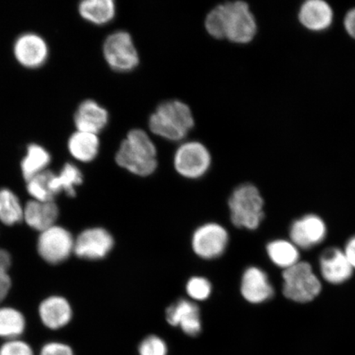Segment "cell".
Returning a JSON list of instances; mask_svg holds the SVG:
<instances>
[{"instance_id": "cell-1", "label": "cell", "mask_w": 355, "mask_h": 355, "mask_svg": "<svg viewBox=\"0 0 355 355\" xmlns=\"http://www.w3.org/2000/svg\"><path fill=\"white\" fill-rule=\"evenodd\" d=\"M115 161L132 174L148 176L157 170V150L148 133L136 128L122 141Z\"/></svg>"}, {"instance_id": "cell-2", "label": "cell", "mask_w": 355, "mask_h": 355, "mask_svg": "<svg viewBox=\"0 0 355 355\" xmlns=\"http://www.w3.org/2000/svg\"><path fill=\"white\" fill-rule=\"evenodd\" d=\"M154 135L171 141L183 140L194 126V118L188 105L180 101L163 102L149 119Z\"/></svg>"}, {"instance_id": "cell-3", "label": "cell", "mask_w": 355, "mask_h": 355, "mask_svg": "<svg viewBox=\"0 0 355 355\" xmlns=\"http://www.w3.org/2000/svg\"><path fill=\"white\" fill-rule=\"evenodd\" d=\"M229 207L232 223L236 227L254 230L264 218L263 197L251 184H242L234 190Z\"/></svg>"}, {"instance_id": "cell-4", "label": "cell", "mask_w": 355, "mask_h": 355, "mask_svg": "<svg viewBox=\"0 0 355 355\" xmlns=\"http://www.w3.org/2000/svg\"><path fill=\"white\" fill-rule=\"evenodd\" d=\"M283 294L296 303H309L320 295L322 286L308 261H300L291 268L284 270Z\"/></svg>"}, {"instance_id": "cell-5", "label": "cell", "mask_w": 355, "mask_h": 355, "mask_svg": "<svg viewBox=\"0 0 355 355\" xmlns=\"http://www.w3.org/2000/svg\"><path fill=\"white\" fill-rule=\"evenodd\" d=\"M103 55L106 63L115 72H131L139 64V52L131 35L125 31H117L106 37Z\"/></svg>"}, {"instance_id": "cell-6", "label": "cell", "mask_w": 355, "mask_h": 355, "mask_svg": "<svg viewBox=\"0 0 355 355\" xmlns=\"http://www.w3.org/2000/svg\"><path fill=\"white\" fill-rule=\"evenodd\" d=\"M224 4L225 39L236 44H247L257 34V22L248 4L243 1Z\"/></svg>"}, {"instance_id": "cell-7", "label": "cell", "mask_w": 355, "mask_h": 355, "mask_svg": "<svg viewBox=\"0 0 355 355\" xmlns=\"http://www.w3.org/2000/svg\"><path fill=\"white\" fill-rule=\"evenodd\" d=\"M211 157L209 150L198 141H188L177 149L174 166L179 174L188 179H198L209 170Z\"/></svg>"}, {"instance_id": "cell-8", "label": "cell", "mask_w": 355, "mask_h": 355, "mask_svg": "<svg viewBox=\"0 0 355 355\" xmlns=\"http://www.w3.org/2000/svg\"><path fill=\"white\" fill-rule=\"evenodd\" d=\"M74 239L68 230L54 225L40 235L37 250L46 263L55 265L64 263L74 250Z\"/></svg>"}, {"instance_id": "cell-9", "label": "cell", "mask_w": 355, "mask_h": 355, "mask_svg": "<svg viewBox=\"0 0 355 355\" xmlns=\"http://www.w3.org/2000/svg\"><path fill=\"white\" fill-rule=\"evenodd\" d=\"M229 234L219 224L208 223L196 230L192 239L193 250L203 259H214L224 254Z\"/></svg>"}, {"instance_id": "cell-10", "label": "cell", "mask_w": 355, "mask_h": 355, "mask_svg": "<svg viewBox=\"0 0 355 355\" xmlns=\"http://www.w3.org/2000/svg\"><path fill=\"white\" fill-rule=\"evenodd\" d=\"M13 55L25 68L38 69L46 63L49 46L41 35L33 33H24L16 39L13 44Z\"/></svg>"}, {"instance_id": "cell-11", "label": "cell", "mask_w": 355, "mask_h": 355, "mask_svg": "<svg viewBox=\"0 0 355 355\" xmlns=\"http://www.w3.org/2000/svg\"><path fill=\"white\" fill-rule=\"evenodd\" d=\"M114 239L107 230L91 228L84 230L74 241V254L80 259L99 260L112 250Z\"/></svg>"}, {"instance_id": "cell-12", "label": "cell", "mask_w": 355, "mask_h": 355, "mask_svg": "<svg viewBox=\"0 0 355 355\" xmlns=\"http://www.w3.org/2000/svg\"><path fill=\"white\" fill-rule=\"evenodd\" d=\"M327 228L320 216L308 214L293 222L290 228L291 241L301 250L320 244L326 239Z\"/></svg>"}, {"instance_id": "cell-13", "label": "cell", "mask_w": 355, "mask_h": 355, "mask_svg": "<svg viewBox=\"0 0 355 355\" xmlns=\"http://www.w3.org/2000/svg\"><path fill=\"white\" fill-rule=\"evenodd\" d=\"M319 269L322 277L332 285H340L353 276L354 268L346 257L343 250L340 248H328L319 259Z\"/></svg>"}, {"instance_id": "cell-14", "label": "cell", "mask_w": 355, "mask_h": 355, "mask_svg": "<svg viewBox=\"0 0 355 355\" xmlns=\"http://www.w3.org/2000/svg\"><path fill=\"white\" fill-rule=\"evenodd\" d=\"M166 320L173 327H180L186 335L197 336L202 331V321L197 304L180 300L166 309Z\"/></svg>"}, {"instance_id": "cell-15", "label": "cell", "mask_w": 355, "mask_h": 355, "mask_svg": "<svg viewBox=\"0 0 355 355\" xmlns=\"http://www.w3.org/2000/svg\"><path fill=\"white\" fill-rule=\"evenodd\" d=\"M241 290L243 298L254 304L264 303L274 295L268 275L257 266H251L244 272Z\"/></svg>"}, {"instance_id": "cell-16", "label": "cell", "mask_w": 355, "mask_h": 355, "mask_svg": "<svg viewBox=\"0 0 355 355\" xmlns=\"http://www.w3.org/2000/svg\"><path fill=\"white\" fill-rule=\"evenodd\" d=\"M108 122V111L95 101H83L75 111L74 123L77 131L98 135L107 126Z\"/></svg>"}, {"instance_id": "cell-17", "label": "cell", "mask_w": 355, "mask_h": 355, "mask_svg": "<svg viewBox=\"0 0 355 355\" xmlns=\"http://www.w3.org/2000/svg\"><path fill=\"white\" fill-rule=\"evenodd\" d=\"M44 326L51 330H60L70 322L73 311L67 300L60 296H51L44 300L39 308Z\"/></svg>"}, {"instance_id": "cell-18", "label": "cell", "mask_w": 355, "mask_h": 355, "mask_svg": "<svg viewBox=\"0 0 355 355\" xmlns=\"http://www.w3.org/2000/svg\"><path fill=\"white\" fill-rule=\"evenodd\" d=\"M300 24L313 32H322L332 24L333 11L329 3L322 0H308L299 12Z\"/></svg>"}, {"instance_id": "cell-19", "label": "cell", "mask_w": 355, "mask_h": 355, "mask_svg": "<svg viewBox=\"0 0 355 355\" xmlns=\"http://www.w3.org/2000/svg\"><path fill=\"white\" fill-rule=\"evenodd\" d=\"M59 214V207L54 201L32 200L25 206L24 219L31 228L42 233L55 225Z\"/></svg>"}, {"instance_id": "cell-20", "label": "cell", "mask_w": 355, "mask_h": 355, "mask_svg": "<svg viewBox=\"0 0 355 355\" xmlns=\"http://www.w3.org/2000/svg\"><path fill=\"white\" fill-rule=\"evenodd\" d=\"M83 180L81 171L72 163H66L59 174L51 173L49 180V189L54 198L61 193L73 198L76 194V187L82 184Z\"/></svg>"}, {"instance_id": "cell-21", "label": "cell", "mask_w": 355, "mask_h": 355, "mask_svg": "<svg viewBox=\"0 0 355 355\" xmlns=\"http://www.w3.org/2000/svg\"><path fill=\"white\" fill-rule=\"evenodd\" d=\"M68 149L70 155L77 161L83 163L91 162L99 154L98 135L76 131L69 137Z\"/></svg>"}, {"instance_id": "cell-22", "label": "cell", "mask_w": 355, "mask_h": 355, "mask_svg": "<svg viewBox=\"0 0 355 355\" xmlns=\"http://www.w3.org/2000/svg\"><path fill=\"white\" fill-rule=\"evenodd\" d=\"M78 12L84 20L102 26L114 19L116 6L113 0H84L79 3Z\"/></svg>"}, {"instance_id": "cell-23", "label": "cell", "mask_w": 355, "mask_h": 355, "mask_svg": "<svg viewBox=\"0 0 355 355\" xmlns=\"http://www.w3.org/2000/svg\"><path fill=\"white\" fill-rule=\"evenodd\" d=\"M270 261L283 270H286L300 261V250L291 241L276 239L266 246Z\"/></svg>"}, {"instance_id": "cell-24", "label": "cell", "mask_w": 355, "mask_h": 355, "mask_svg": "<svg viewBox=\"0 0 355 355\" xmlns=\"http://www.w3.org/2000/svg\"><path fill=\"white\" fill-rule=\"evenodd\" d=\"M51 162V155L48 150L39 144H30L26 154L21 162L22 175L26 181L44 171Z\"/></svg>"}, {"instance_id": "cell-25", "label": "cell", "mask_w": 355, "mask_h": 355, "mask_svg": "<svg viewBox=\"0 0 355 355\" xmlns=\"http://www.w3.org/2000/svg\"><path fill=\"white\" fill-rule=\"evenodd\" d=\"M25 329V318L19 311L7 307L0 309V338L19 339Z\"/></svg>"}, {"instance_id": "cell-26", "label": "cell", "mask_w": 355, "mask_h": 355, "mask_svg": "<svg viewBox=\"0 0 355 355\" xmlns=\"http://www.w3.org/2000/svg\"><path fill=\"white\" fill-rule=\"evenodd\" d=\"M24 209L19 198L8 189H0V220L6 225L19 223L24 219Z\"/></svg>"}, {"instance_id": "cell-27", "label": "cell", "mask_w": 355, "mask_h": 355, "mask_svg": "<svg viewBox=\"0 0 355 355\" xmlns=\"http://www.w3.org/2000/svg\"><path fill=\"white\" fill-rule=\"evenodd\" d=\"M51 173L52 171L46 170L26 181V189L34 200L41 202L54 201L55 198L52 196L48 184Z\"/></svg>"}, {"instance_id": "cell-28", "label": "cell", "mask_w": 355, "mask_h": 355, "mask_svg": "<svg viewBox=\"0 0 355 355\" xmlns=\"http://www.w3.org/2000/svg\"><path fill=\"white\" fill-rule=\"evenodd\" d=\"M206 30L215 39H225L223 3L219 4L208 13L205 20Z\"/></svg>"}, {"instance_id": "cell-29", "label": "cell", "mask_w": 355, "mask_h": 355, "mask_svg": "<svg viewBox=\"0 0 355 355\" xmlns=\"http://www.w3.org/2000/svg\"><path fill=\"white\" fill-rule=\"evenodd\" d=\"M186 291L193 300L203 301L209 298L211 294V285L206 278L195 277L188 282Z\"/></svg>"}, {"instance_id": "cell-30", "label": "cell", "mask_w": 355, "mask_h": 355, "mask_svg": "<svg viewBox=\"0 0 355 355\" xmlns=\"http://www.w3.org/2000/svg\"><path fill=\"white\" fill-rule=\"evenodd\" d=\"M139 355H167L168 347L161 337L148 336L139 346Z\"/></svg>"}, {"instance_id": "cell-31", "label": "cell", "mask_w": 355, "mask_h": 355, "mask_svg": "<svg viewBox=\"0 0 355 355\" xmlns=\"http://www.w3.org/2000/svg\"><path fill=\"white\" fill-rule=\"evenodd\" d=\"M0 355H35L28 343L20 339L6 340L0 346Z\"/></svg>"}, {"instance_id": "cell-32", "label": "cell", "mask_w": 355, "mask_h": 355, "mask_svg": "<svg viewBox=\"0 0 355 355\" xmlns=\"http://www.w3.org/2000/svg\"><path fill=\"white\" fill-rule=\"evenodd\" d=\"M38 355H75L71 346L60 341L44 344Z\"/></svg>"}, {"instance_id": "cell-33", "label": "cell", "mask_w": 355, "mask_h": 355, "mask_svg": "<svg viewBox=\"0 0 355 355\" xmlns=\"http://www.w3.org/2000/svg\"><path fill=\"white\" fill-rule=\"evenodd\" d=\"M344 26L346 33L355 39V8L345 15Z\"/></svg>"}, {"instance_id": "cell-34", "label": "cell", "mask_w": 355, "mask_h": 355, "mask_svg": "<svg viewBox=\"0 0 355 355\" xmlns=\"http://www.w3.org/2000/svg\"><path fill=\"white\" fill-rule=\"evenodd\" d=\"M12 282L8 274L0 276V303L6 298L10 291Z\"/></svg>"}, {"instance_id": "cell-35", "label": "cell", "mask_w": 355, "mask_h": 355, "mask_svg": "<svg viewBox=\"0 0 355 355\" xmlns=\"http://www.w3.org/2000/svg\"><path fill=\"white\" fill-rule=\"evenodd\" d=\"M12 263L11 256L6 250H0V276L8 274Z\"/></svg>"}, {"instance_id": "cell-36", "label": "cell", "mask_w": 355, "mask_h": 355, "mask_svg": "<svg viewBox=\"0 0 355 355\" xmlns=\"http://www.w3.org/2000/svg\"><path fill=\"white\" fill-rule=\"evenodd\" d=\"M346 257H347L349 263L352 264L354 270L355 269V235L350 238L345 246L343 250Z\"/></svg>"}]
</instances>
